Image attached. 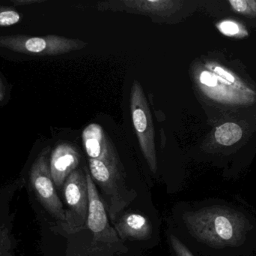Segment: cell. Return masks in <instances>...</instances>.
<instances>
[{"label": "cell", "mask_w": 256, "mask_h": 256, "mask_svg": "<svg viewBox=\"0 0 256 256\" xmlns=\"http://www.w3.org/2000/svg\"><path fill=\"white\" fill-rule=\"evenodd\" d=\"M63 191L68 208L66 210V222L62 229L74 234L87 226L88 195L86 174L81 170L73 171L66 179Z\"/></svg>", "instance_id": "cell-6"}, {"label": "cell", "mask_w": 256, "mask_h": 256, "mask_svg": "<svg viewBox=\"0 0 256 256\" xmlns=\"http://www.w3.org/2000/svg\"><path fill=\"white\" fill-rule=\"evenodd\" d=\"M88 195V212L87 228L92 233V249L98 250L104 246L120 243V237L115 228L110 225L104 204L98 192L91 174L86 171Z\"/></svg>", "instance_id": "cell-7"}, {"label": "cell", "mask_w": 256, "mask_h": 256, "mask_svg": "<svg viewBox=\"0 0 256 256\" xmlns=\"http://www.w3.org/2000/svg\"><path fill=\"white\" fill-rule=\"evenodd\" d=\"M4 88H3L2 83L1 79H0V102H2L4 100Z\"/></svg>", "instance_id": "cell-19"}, {"label": "cell", "mask_w": 256, "mask_h": 256, "mask_svg": "<svg viewBox=\"0 0 256 256\" xmlns=\"http://www.w3.org/2000/svg\"><path fill=\"white\" fill-rule=\"evenodd\" d=\"M218 30L224 36L236 39H244L249 36L246 27L234 19H224L216 24Z\"/></svg>", "instance_id": "cell-13"}, {"label": "cell", "mask_w": 256, "mask_h": 256, "mask_svg": "<svg viewBox=\"0 0 256 256\" xmlns=\"http://www.w3.org/2000/svg\"><path fill=\"white\" fill-rule=\"evenodd\" d=\"M87 44L78 39L62 36L36 37L26 35L0 36V47L10 51L28 55L56 56L82 49Z\"/></svg>", "instance_id": "cell-3"}, {"label": "cell", "mask_w": 256, "mask_h": 256, "mask_svg": "<svg viewBox=\"0 0 256 256\" xmlns=\"http://www.w3.org/2000/svg\"><path fill=\"white\" fill-rule=\"evenodd\" d=\"M243 133V129L240 125L228 122L216 128L214 138L220 145L232 146L242 139Z\"/></svg>", "instance_id": "cell-12"}, {"label": "cell", "mask_w": 256, "mask_h": 256, "mask_svg": "<svg viewBox=\"0 0 256 256\" xmlns=\"http://www.w3.org/2000/svg\"><path fill=\"white\" fill-rule=\"evenodd\" d=\"M20 21L18 11L12 8L0 6V27H10Z\"/></svg>", "instance_id": "cell-16"}, {"label": "cell", "mask_w": 256, "mask_h": 256, "mask_svg": "<svg viewBox=\"0 0 256 256\" xmlns=\"http://www.w3.org/2000/svg\"><path fill=\"white\" fill-rule=\"evenodd\" d=\"M43 2V0H10V3L14 6H31V5L42 3Z\"/></svg>", "instance_id": "cell-18"}, {"label": "cell", "mask_w": 256, "mask_h": 256, "mask_svg": "<svg viewBox=\"0 0 256 256\" xmlns=\"http://www.w3.org/2000/svg\"><path fill=\"white\" fill-rule=\"evenodd\" d=\"M120 238L143 240L150 237L152 226L147 218L140 213L124 215L115 225Z\"/></svg>", "instance_id": "cell-11"}, {"label": "cell", "mask_w": 256, "mask_h": 256, "mask_svg": "<svg viewBox=\"0 0 256 256\" xmlns=\"http://www.w3.org/2000/svg\"><path fill=\"white\" fill-rule=\"evenodd\" d=\"M183 220L192 237L216 249L240 246L251 228L244 214L224 206L186 212Z\"/></svg>", "instance_id": "cell-1"}, {"label": "cell", "mask_w": 256, "mask_h": 256, "mask_svg": "<svg viewBox=\"0 0 256 256\" xmlns=\"http://www.w3.org/2000/svg\"><path fill=\"white\" fill-rule=\"evenodd\" d=\"M79 162V153L73 146L63 143L56 147L50 158V168L56 187L64 186L66 179L76 170Z\"/></svg>", "instance_id": "cell-9"}, {"label": "cell", "mask_w": 256, "mask_h": 256, "mask_svg": "<svg viewBox=\"0 0 256 256\" xmlns=\"http://www.w3.org/2000/svg\"><path fill=\"white\" fill-rule=\"evenodd\" d=\"M50 153V147H45L36 158L30 171V183L40 204L63 228L66 222V210L51 175Z\"/></svg>", "instance_id": "cell-4"}, {"label": "cell", "mask_w": 256, "mask_h": 256, "mask_svg": "<svg viewBox=\"0 0 256 256\" xmlns=\"http://www.w3.org/2000/svg\"><path fill=\"white\" fill-rule=\"evenodd\" d=\"M19 182L0 189V256H15L16 240L13 233V216L10 206Z\"/></svg>", "instance_id": "cell-8"}, {"label": "cell", "mask_w": 256, "mask_h": 256, "mask_svg": "<svg viewBox=\"0 0 256 256\" xmlns=\"http://www.w3.org/2000/svg\"><path fill=\"white\" fill-rule=\"evenodd\" d=\"M84 148L90 159L120 163L104 131L100 125L92 123L82 132Z\"/></svg>", "instance_id": "cell-10"}, {"label": "cell", "mask_w": 256, "mask_h": 256, "mask_svg": "<svg viewBox=\"0 0 256 256\" xmlns=\"http://www.w3.org/2000/svg\"><path fill=\"white\" fill-rule=\"evenodd\" d=\"M198 88L209 99L231 106H248L256 100V92L237 74L216 62L210 61L196 72Z\"/></svg>", "instance_id": "cell-2"}, {"label": "cell", "mask_w": 256, "mask_h": 256, "mask_svg": "<svg viewBox=\"0 0 256 256\" xmlns=\"http://www.w3.org/2000/svg\"><path fill=\"white\" fill-rule=\"evenodd\" d=\"M130 108L140 148L150 171L155 174L158 171V162L153 121L142 87L136 81H134L131 88Z\"/></svg>", "instance_id": "cell-5"}, {"label": "cell", "mask_w": 256, "mask_h": 256, "mask_svg": "<svg viewBox=\"0 0 256 256\" xmlns=\"http://www.w3.org/2000/svg\"><path fill=\"white\" fill-rule=\"evenodd\" d=\"M228 4L233 11L240 15L256 17V0H231Z\"/></svg>", "instance_id": "cell-15"}, {"label": "cell", "mask_w": 256, "mask_h": 256, "mask_svg": "<svg viewBox=\"0 0 256 256\" xmlns=\"http://www.w3.org/2000/svg\"><path fill=\"white\" fill-rule=\"evenodd\" d=\"M126 3L134 5L132 7L138 10L164 13V12H168L172 9H174L176 8L174 5L177 3V2L158 0V1H130Z\"/></svg>", "instance_id": "cell-14"}, {"label": "cell", "mask_w": 256, "mask_h": 256, "mask_svg": "<svg viewBox=\"0 0 256 256\" xmlns=\"http://www.w3.org/2000/svg\"><path fill=\"white\" fill-rule=\"evenodd\" d=\"M170 239L172 248L176 256H194L190 249L177 237L171 234Z\"/></svg>", "instance_id": "cell-17"}]
</instances>
